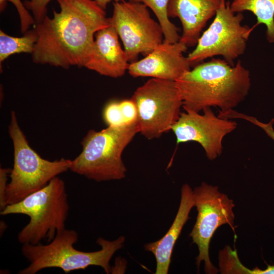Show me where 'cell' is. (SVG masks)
Instances as JSON below:
<instances>
[{"mask_svg":"<svg viewBox=\"0 0 274 274\" xmlns=\"http://www.w3.org/2000/svg\"><path fill=\"white\" fill-rule=\"evenodd\" d=\"M230 6L235 13H253L257 19L255 26L264 24L267 41L274 43V0H231Z\"/></svg>","mask_w":274,"mask_h":274,"instance_id":"cell-16","label":"cell"},{"mask_svg":"<svg viewBox=\"0 0 274 274\" xmlns=\"http://www.w3.org/2000/svg\"><path fill=\"white\" fill-rule=\"evenodd\" d=\"M7 2H11L15 7L20 20L21 31L26 32L30 26L36 24L35 20L21 0H0V9L3 11L6 7Z\"/></svg>","mask_w":274,"mask_h":274,"instance_id":"cell-21","label":"cell"},{"mask_svg":"<svg viewBox=\"0 0 274 274\" xmlns=\"http://www.w3.org/2000/svg\"><path fill=\"white\" fill-rule=\"evenodd\" d=\"M244 19L243 13L231 10L229 1L222 0L213 21L187 56L191 67L217 56L234 64V60L244 54L250 35L256 27L243 25Z\"/></svg>","mask_w":274,"mask_h":274,"instance_id":"cell-7","label":"cell"},{"mask_svg":"<svg viewBox=\"0 0 274 274\" xmlns=\"http://www.w3.org/2000/svg\"><path fill=\"white\" fill-rule=\"evenodd\" d=\"M96 3L103 9L106 10L107 6L108 4L110 3L113 2H121L126 0H94Z\"/></svg>","mask_w":274,"mask_h":274,"instance_id":"cell-25","label":"cell"},{"mask_svg":"<svg viewBox=\"0 0 274 274\" xmlns=\"http://www.w3.org/2000/svg\"><path fill=\"white\" fill-rule=\"evenodd\" d=\"M8 132L13 143L14 162L6 190V207L20 202L70 170L72 160L62 158L50 161L41 157L29 146L14 111L10 113Z\"/></svg>","mask_w":274,"mask_h":274,"instance_id":"cell-6","label":"cell"},{"mask_svg":"<svg viewBox=\"0 0 274 274\" xmlns=\"http://www.w3.org/2000/svg\"><path fill=\"white\" fill-rule=\"evenodd\" d=\"M138 133L136 123L89 130L82 140L81 152L71 160L70 170L98 182L125 178L127 169L122 155Z\"/></svg>","mask_w":274,"mask_h":274,"instance_id":"cell-5","label":"cell"},{"mask_svg":"<svg viewBox=\"0 0 274 274\" xmlns=\"http://www.w3.org/2000/svg\"><path fill=\"white\" fill-rule=\"evenodd\" d=\"M119 38L111 25L98 30L84 67L111 78L123 76L130 63Z\"/></svg>","mask_w":274,"mask_h":274,"instance_id":"cell-13","label":"cell"},{"mask_svg":"<svg viewBox=\"0 0 274 274\" xmlns=\"http://www.w3.org/2000/svg\"><path fill=\"white\" fill-rule=\"evenodd\" d=\"M7 225L6 223L4 221H1V235L3 233V232L5 231V230L7 228Z\"/></svg>","mask_w":274,"mask_h":274,"instance_id":"cell-26","label":"cell"},{"mask_svg":"<svg viewBox=\"0 0 274 274\" xmlns=\"http://www.w3.org/2000/svg\"><path fill=\"white\" fill-rule=\"evenodd\" d=\"M193 192L198 214L189 235L199 251L196 264L199 269L200 262L203 261L206 272L216 273L219 270L209 257L210 243L216 229L222 225L228 224L234 232L232 209L235 205L227 195L219 192L217 186L204 182L196 187Z\"/></svg>","mask_w":274,"mask_h":274,"instance_id":"cell-9","label":"cell"},{"mask_svg":"<svg viewBox=\"0 0 274 274\" xmlns=\"http://www.w3.org/2000/svg\"><path fill=\"white\" fill-rule=\"evenodd\" d=\"M11 169L2 168H0V211H3L5 208V197L6 190L8 184V178L10 175Z\"/></svg>","mask_w":274,"mask_h":274,"instance_id":"cell-24","label":"cell"},{"mask_svg":"<svg viewBox=\"0 0 274 274\" xmlns=\"http://www.w3.org/2000/svg\"><path fill=\"white\" fill-rule=\"evenodd\" d=\"M78 240V234L75 230L65 229L46 244H22L21 253L29 264L18 273L36 274L49 268H58L68 273L94 265L100 266L109 274L112 272L110 260L123 246L125 237L120 236L113 241L99 237L96 243L101 249L94 252L77 250L74 245Z\"/></svg>","mask_w":274,"mask_h":274,"instance_id":"cell-3","label":"cell"},{"mask_svg":"<svg viewBox=\"0 0 274 274\" xmlns=\"http://www.w3.org/2000/svg\"><path fill=\"white\" fill-rule=\"evenodd\" d=\"M184 111L172 128L177 144L197 142L209 159H216L222 153L224 138L236 129V122L216 116L211 108L204 109L202 114L190 110Z\"/></svg>","mask_w":274,"mask_h":274,"instance_id":"cell-11","label":"cell"},{"mask_svg":"<svg viewBox=\"0 0 274 274\" xmlns=\"http://www.w3.org/2000/svg\"><path fill=\"white\" fill-rule=\"evenodd\" d=\"M109 20L130 63L136 61L140 54L148 55L163 42L161 26L142 3L130 0L113 2V14Z\"/></svg>","mask_w":274,"mask_h":274,"instance_id":"cell-10","label":"cell"},{"mask_svg":"<svg viewBox=\"0 0 274 274\" xmlns=\"http://www.w3.org/2000/svg\"><path fill=\"white\" fill-rule=\"evenodd\" d=\"M141 3L151 10L161 26L164 37L163 42L174 43L180 41L179 28L169 20L167 13L169 0H130Z\"/></svg>","mask_w":274,"mask_h":274,"instance_id":"cell-18","label":"cell"},{"mask_svg":"<svg viewBox=\"0 0 274 274\" xmlns=\"http://www.w3.org/2000/svg\"><path fill=\"white\" fill-rule=\"evenodd\" d=\"M102 118L105 123L110 127H118L126 124L120 106V101H109L102 111Z\"/></svg>","mask_w":274,"mask_h":274,"instance_id":"cell-19","label":"cell"},{"mask_svg":"<svg viewBox=\"0 0 274 274\" xmlns=\"http://www.w3.org/2000/svg\"><path fill=\"white\" fill-rule=\"evenodd\" d=\"M57 1L60 11L35 24L38 41L32 60L64 68L84 67L95 33L111 25L109 18L94 0Z\"/></svg>","mask_w":274,"mask_h":274,"instance_id":"cell-1","label":"cell"},{"mask_svg":"<svg viewBox=\"0 0 274 274\" xmlns=\"http://www.w3.org/2000/svg\"><path fill=\"white\" fill-rule=\"evenodd\" d=\"M38 41V35L33 28L28 30L21 37L9 36L0 31V63L16 53H32Z\"/></svg>","mask_w":274,"mask_h":274,"instance_id":"cell-17","label":"cell"},{"mask_svg":"<svg viewBox=\"0 0 274 274\" xmlns=\"http://www.w3.org/2000/svg\"><path fill=\"white\" fill-rule=\"evenodd\" d=\"M188 47L180 41L163 42L145 57L129 63L127 72L133 77H151L176 81L191 66L183 53Z\"/></svg>","mask_w":274,"mask_h":274,"instance_id":"cell-12","label":"cell"},{"mask_svg":"<svg viewBox=\"0 0 274 274\" xmlns=\"http://www.w3.org/2000/svg\"><path fill=\"white\" fill-rule=\"evenodd\" d=\"M120 108L126 124L136 123L138 113L136 106L131 99H123L120 101Z\"/></svg>","mask_w":274,"mask_h":274,"instance_id":"cell-23","label":"cell"},{"mask_svg":"<svg viewBox=\"0 0 274 274\" xmlns=\"http://www.w3.org/2000/svg\"><path fill=\"white\" fill-rule=\"evenodd\" d=\"M218 116L225 119H242L247 120L261 128L274 141V129L272 127L274 119H272L269 123H265L259 121L256 118L239 113L233 109L224 112H219Z\"/></svg>","mask_w":274,"mask_h":274,"instance_id":"cell-20","label":"cell"},{"mask_svg":"<svg viewBox=\"0 0 274 274\" xmlns=\"http://www.w3.org/2000/svg\"><path fill=\"white\" fill-rule=\"evenodd\" d=\"M250 73L240 60L232 65L223 59L201 62L176 81L184 110L199 112L212 107L226 112L248 95Z\"/></svg>","mask_w":274,"mask_h":274,"instance_id":"cell-2","label":"cell"},{"mask_svg":"<svg viewBox=\"0 0 274 274\" xmlns=\"http://www.w3.org/2000/svg\"><path fill=\"white\" fill-rule=\"evenodd\" d=\"M138 113L139 133L148 140L172 130L183 106L176 81L151 78L139 87L131 98Z\"/></svg>","mask_w":274,"mask_h":274,"instance_id":"cell-8","label":"cell"},{"mask_svg":"<svg viewBox=\"0 0 274 274\" xmlns=\"http://www.w3.org/2000/svg\"><path fill=\"white\" fill-rule=\"evenodd\" d=\"M194 206L193 190L188 184H185L181 188V201L178 212L167 232L158 241L144 245L145 250L151 252L155 258V274L168 273L175 244L184 225L189 218V213Z\"/></svg>","mask_w":274,"mask_h":274,"instance_id":"cell-15","label":"cell"},{"mask_svg":"<svg viewBox=\"0 0 274 274\" xmlns=\"http://www.w3.org/2000/svg\"><path fill=\"white\" fill-rule=\"evenodd\" d=\"M222 0H169V18H178L182 26L180 41L195 46L209 20L215 16Z\"/></svg>","mask_w":274,"mask_h":274,"instance_id":"cell-14","label":"cell"},{"mask_svg":"<svg viewBox=\"0 0 274 274\" xmlns=\"http://www.w3.org/2000/svg\"><path fill=\"white\" fill-rule=\"evenodd\" d=\"M51 1L29 0L24 2L26 8L31 12L36 24L41 22L47 15V6Z\"/></svg>","mask_w":274,"mask_h":274,"instance_id":"cell-22","label":"cell"},{"mask_svg":"<svg viewBox=\"0 0 274 274\" xmlns=\"http://www.w3.org/2000/svg\"><path fill=\"white\" fill-rule=\"evenodd\" d=\"M69 209L65 183L57 176L20 202L7 206L0 215L28 216L29 221L18 233L17 239L21 244L37 245L50 242L65 229Z\"/></svg>","mask_w":274,"mask_h":274,"instance_id":"cell-4","label":"cell"}]
</instances>
